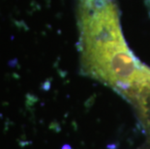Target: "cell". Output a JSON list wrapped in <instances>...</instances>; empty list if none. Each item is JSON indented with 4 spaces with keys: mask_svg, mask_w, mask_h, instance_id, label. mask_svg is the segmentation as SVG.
I'll list each match as a JSON object with an SVG mask.
<instances>
[{
    "mask_svg": "<svg viewBox=\"0 0 150 149\" xmlns=\"http://www.w3.org/2000/svg\"><path fill=\"white\" fill-rule=\"evenodd\" d=\"M76 21L81 73L111 88L146 116L150 67L127 45L116 0H76Z\"/></svg>",
    "mask_w": 150,
    "mask_h": 149,
    "instance_id": "1",
    "label": "cell"
},
{
    "mask_svg": "<svg viewBox=\"0 0 150 149\" xmlns=\"http://www.w3.org/2000/svg\"><path fill=\"white\" fill-rule=\"evenodd\" d=\"M148 3H149V5H148V6H149V8H150V0H148Z\"/></svg>",
    "mask_w": 150,
    "mask_h": 149,
    "instance_id": "2",
    "label": "cell"
}]
</instances>
